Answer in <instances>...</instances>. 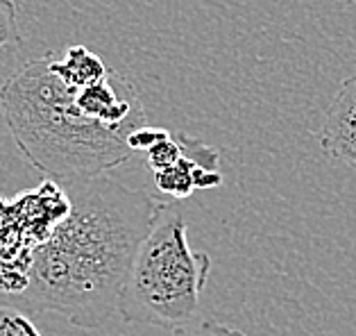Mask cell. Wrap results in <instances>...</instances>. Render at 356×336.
<instances>
[{
	"mask_svg": "<svg viewBox=\"0 0 356 336\" xmlns=\"http://www.w3.org/2000/svg\"><path fill=\"white\" fill-rule=\"evenodd\" d=\"M62 186L71 209L32 253L19 303L95 332L120 316L136 255L166 202L107 175Z\"/></svg>",
	"mask_w": 356,
	"mask_h": 336,
	"instance_id": "cell-1",
	"label": "cell"
},
{
	"mask_svg": "<svg viewBox=\"0 0 356 336\" xmlns=\"http://www.w3.org/2000/svg\"><path fill=\"white\" fill-rule=\"evenodd\" d=\"M77 91L50 71L48 55L23 64L0 87V111L21 157L59 184L105 175L134 154L127 136L138 127L89 118L77 107Z\"/></svg>",
	"mask_w": 356,
	"mask_h": 336,
	"instance_id": "cell-2",
	"label": "cell"
},
{
	"mask_svg": "<svg viewBox=\"0 0 356 336\" xmlns=\"http://www.w3.org/2000/svg\"><path fill=\"white\" fill-rule=\"evenodd\" d=\"M211 257L188 243L186 218L163 205L129 273L120 318L132 325L175 327L191 321L209 282Z\"/></svg>",
	"mask_w": 356,
	"mask_h": 336,
	"instance_id": "cell-3",
	"label": "cell"
},
{
	"mask_svg": "<svg viewBox=\"0 0 356 336\" xmlns=\"http://www.w3.org/2000/svg\"><path fill=\"white\" fill-rule=\"evenodd\" d=\"M320 145L327 157L356 170V75L347 77L329 102Z\"/></svg>",
	"mask_w": 356,
	"mask_h": 336,
	"instance_id": "cell-4",
	"label": "cell"
},
{
	"mask_svg": "<svg viewBox=\"0 0 356 336\" xmlns=\"http://www.w3.org/2000/svg\"><path fill=\"white\" fill-rule=\"evenodd\" d=\"M184 154L179 157L177 163H172L170 168H163L154 173V186L159 189L161 193H166L175 200H184L191 193L195 191V170L197 166L218 170V159L220 152L211 148V145L202 143L200 139H193L186 132H177Z\"/></svg>",
	"mask_w": 356,
	"mask_h": 336,
	"instance_id": "cell-5",
	"label": "cell"
},
{
	"mask_svg": "<svg viewBox=\"0 0 356 336\" xmlns=\"http://www.w3.org/2000/svg\"><path fill=\"white\" fill-rule=\"evenodd\" d=\"M50 59V71L73 89H84L91 84L105 80L111 68L102 62V57L91 53L89 48L82 44H75L66 48L62 57H55V53H48Z\"/></svg>",
	"mask_w": 356,
	"mask_h": 336,
	"instance_id": "cell-6",
	"label": "cell"
},
{
	"mask_svg": "<svg viewBox=\"0 0 356 336\" xmlns=\"http://www.w3.org/2000/svg\"><path fill=\"white\" fill-rule=\"evenodd\" d=\"M0 336H43L23 303L0 298Z\"/></svg>",
	"mask_w": 356,
	"mask_h": 336,
	"instance_id": "cell-7",
	"label": "cell"
},
{
	"mask_svg": "<svg viewBox=\"0 0 356 336\" xmlns=\"http://www.w3.org/2000/svg\"><path fill=\"white\" fill-rule=\"evenodd\" d=\"M181 154H184V148H181L179 134L170 132L166 139L154 143L152 148L145 152V159H147V166L152 168V173H157V170L170 168L172 163H177Z\"/></svg>",
	"mask_w": 356,
	"mask_h": 336,
	"instance_id": "cell-8",
	"label": "cell"
},
{
	"mask_svg": "<svg viewBox=\"0 0 356 336\" xmlns=\"http://www.w3.org/2000/svg\"><path fill=\"white\" fill-rule=\"evenodd\" d=\"M170 336H245L236 327L216 323V321H200V318H191V321L175 325L170 330Z\"/></svg>",
	"mask_w": 356,
	"mask_h": 336,
	"instance_id": "cell-9",
	"label": "cell"
},
{
	"mask_svg": "<svg viewBox=\"0 0 356 336\" xmlns=\"http://www.w3.org/2000/svg\"><path fill=\"white\" fill-rule=\"evenodd\" d=\"M21 41L19 12L14 0H0V50L16 46Z\"/></svg>",
	"mask_w": 356,
	"mask_h": 336,
	"instance_id": "cell-10",
	"label": "cell"
},
{
	"mask_svg": "<svg viewBox=\"0 0 356 336\" xmlns=\"http://www.w3.org/2000/svg\"><path fill=\"white\" fill-rule=\"evenodd\" d=\"M170 132L163 130V127H150V125H143L134 130L132 134L127 136V143L132 152H147L152 148L154 143H159L161 139H166Z\"/></svg>",
	"mask_w": 356,
	"mask_h": 336,
	"instance_id": "cell-11",
	"label": "cell"
}]
</instances>
